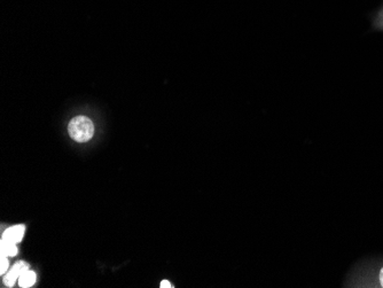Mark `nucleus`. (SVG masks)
<instances>
[{
  "mask_svg": "<svg viewBox=\"0 0 383 288\" xmlns=\"http://www.w3.org/2000/svg\"><path fill=\"white\" fill-rule=\"evenodd\" d=\"M69 136L77 142H86L94 134V125L86 116H77L69 122Z\"/></svg>",
  "mask_w": 383,
  "mask_h": 288,
  "instance_id": "nucleus-1",
  "label": "nucleus"
},
{
  "mask_svg": "<svg viewBox=\"0 0 383 288\" xmlns=\"http://www.w3.org/2000/svg\"><path fill=\"white\" fill-rule=\"evenodd\" d=\"M25 232L26 226L22 224L9 227V229L4 232V234L2 236V244L17 245L18 243H21L23 235H25Z\"/></svg>",
  "mask_w": 383,
  "mask_h": 288,
  "instance_id": "nucleus-2",
  "label": "nucleus"
},
{
  "mask_svg": "<svg viewBox=\"0 0 383 288\" xmlns=\"http://www.w3.org/2000/svg\"><path fill=\"white\" fill-rule=\"evenodd\" d=\"M27 270H29V264L26 262L18 261L17 263L14 264V267L7 272V275L4 278L5 285H6L7 287H13L14 284H15L16 279H18L22 273L26 272Z\"/></svg>",
  "mask_w": 383,
  "mask_h": 288,
  "instance_id": "nucleus-3",
  "label": "nucleus"
},
{
  "mask_svg": "<svg viewBox=\"0 0 383 288\" xmlns=\"http://www.w3.org/2000/svg\"><path fill=\"white\" fill-rule=\"evenodd\" d=\"M35 282H36V273L30 270H27L26 272H23L21 277L18 278V285L23 288L31 287L35 284Z\"/></svg>",
  "mask_w": 383,
  "mask_h": 288,
  "instance_id": "nucleus-4",
  "label": "nucleus"
},
{
  "mask_svg": "<svg viewBox=\"0 0 383 288\" xmlns=\"http://www.w3.org/2000/svg\"><path fill=\"white\" fill-rule=\"evenodd\" d=\"M18 253L16 245L2 244V256H15Z\"/></svg>",
  "mask_w": 383,
  "mask_h": 288,
  "instance_id": "nucleus-5",
  "label": "nucleus"
},
{
  "mask_svg": "<svg viewBox=\"0 0 383 288\" xmlns=\"http://www.w3.org/2000/svg\"><path fill=\"white\" fill-rule=\"evenodd\" d=\"M0 266H2V268H0V272H2V275H4L8 269V261L6 256H2V259H0Z\"/></svg>",
  "mask_w": 383,
  "mask_h": 288,
  "instance_id": "nucleus-6",
  "label": "nucleus"
},
{
  "mask_svg": "<svg viewBox=\"0 0 383 288\" xmlns=\"http://www.w3.org/2000/svg\"><path fill=\"white\" fill-rule=\"evenodd\" d=\"M161 287H162V288H171V287H174V286H172V285L170 284V282L167 281V280H163V281L161 282Z\"/></svg>",
  "mask_w": 383,
  "mask_h": 288,
  "instance_id": "nucleus-7",
  "label": "nucleus"
},
{
  "mask_svg": "<svg viewBox=\"0 0 383 288\" xmlns=\"http://www.w3.org/2000/svg\"><path fill=\"white\" fill-rule=\"evenodd\" d=\"M380 284H381V286L383 287V268L381 269V271H380Z\"/></svg>",
  "mask_w": 383,
  "mask_h": 288,
  "instance_id": "nucleus-8",
  "label": "nucleus"
}]
</instances>
